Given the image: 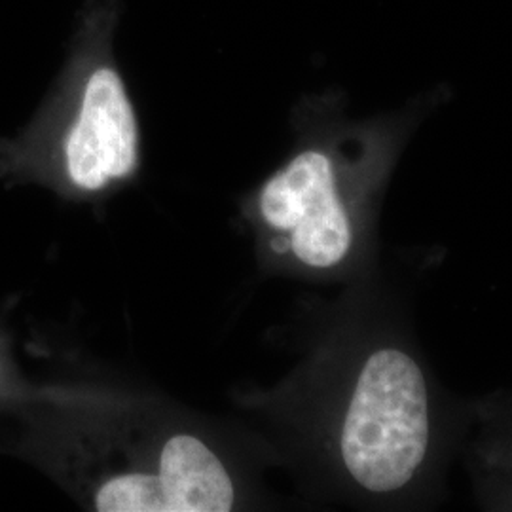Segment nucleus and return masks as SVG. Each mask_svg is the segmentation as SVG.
<instances>
[{
	"mask_svg": "<svg viewBox=\"0 0 512 512\" xmlns=\"http://www.w3.org/2000/svg\"><path fill=\"white\" fill-rule=\"evenodd\" d=\"M120 14V0H86L69 48L57 150L65 177L84 192L128 179L141 160L139 120L114 57Z\"/></svg>",
	"mask_w": 512,
	"mask_h": 512,
	"instance_id": "obj_1",
	"label": "nucleus"
},
{
	"mask_svg": "<svg viewBox=\"0 0 512 512\" xmlns=\"http://www.w3.org/2000/svg\"><path fill=\"white\" fill-rule=\"evenodd\" d=\"M403 124L382 122L310 135L262 184L258 211L274 232L285 236L298 262L327 270L349 255L353 224L344 186L361 165L395 152Z\"/></svg>",
	"mask_w": 512,
	"mask_h": 512,
	"instance_id": "obj_2",
	"label": "nucleus"
},
{
	"mask_svg": "<svg viewBox=\"0 0 512 512\" xmlns=\"http://www.w3.org/2000/svg\"><path fill=\"white\" fill-rule=\"evenodd\" d=\"M429 448L431 404L420 363L406 349L372 351L340 429L346 471L370 494H393L420 475Z\"/></svg>",
	"mask_w": 512,
	"mask_h": 512,
	"instance_id": "obj_3",
	"label": "nucleus"
},
{
	"mask_svg": "<svg viewBox=\"0 0 512 512\" xmlns=\"http://www.w3.org/2000/svg\"><path fill=\"white\" fill-rule=\"evenodd\" d=\"M234 484L213 450L192 435L165 442L156 473L114 476L95 492L101 512H226Z\"/></svg>",
	"mask_w": 512,
	"mask_h": 512,
	"instance_id": "obj_4",
	"label": "nucleus"
}]
</instances>
